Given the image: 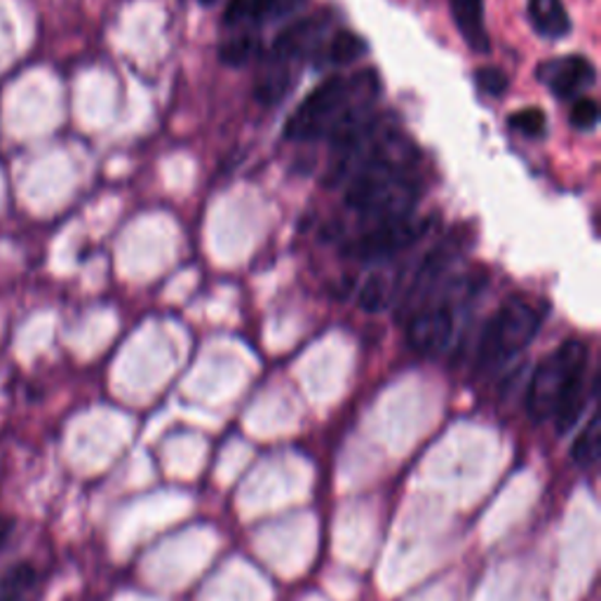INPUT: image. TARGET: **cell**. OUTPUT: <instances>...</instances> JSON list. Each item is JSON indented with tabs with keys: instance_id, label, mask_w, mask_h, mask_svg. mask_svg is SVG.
I'll use <instances>...</instances> for the list:
<instances>
[{
	"instance_id": "obj_1",
	"label": "cell",
	"mask_w": 601,
	"mask_h": 601,
	"mask_svg": "<svg viewBox=\"0 0 601 601\" xmlns=\"http://www.w3.org/2000/svg\"><path fill=\"white\" fill-rule=\"evenodd\" d=\"M381 95V78L373 69L351 75H329L298 103L284 125L290 142H339L373 115L376 99Z\"/></svg>"
},
{
	"instance_id": "obj_2",
	"label": "cell",
	"mask_w": 601,
	"mask_h": 601,
	"mask_svg": "<svg viewBox=\"0 0 601 601\" xmlns=\"http://www.w3.org/2000/svg\"><path fill=\"white\" fill-rule=\"evenodd\" d=\"M588 345L568 339L536 367L526 388V412L533 420H554L560 432L578 424L594 395V383L588 381Z\"/></svg>"
},
{
	"instance_id": "obj_3",
	"label": "cell",
	"mask_w": 601,
	"mask_h": 601,
	"mask_svg": "<svg viewBox=\"0 0 601 601\" xmlns=\"http://www.w3.org/2000/svg\"><path fill=\"white\" fill-rule=\"evenodd\" d=\"M545 306L526 294L507 296L491 315L477 351V367L491 371L503 367L529 345L545 320Z\"/></svg>"
},
{
	"instance_id": "obj_4",
	"label": "cell",
	"mask_w": 601,
	"mask_h": 601,
	"mask_svg": "<svg viewBox=\"0 0 601 601\" xmlns=\"http://www.w3.org/2000/svg\"><path fill=\"white\" fill-rule=\"evenodd\" d=\"M430 229H432L430 219H416V217L376 223L367 233L351 240V243L343 247V254L357 261L388 259L393 257V254L416 245L420 237H426L430 233Z\"/></svg>"
},
{
	"instance_id": "obj_5",
	"label": "cell",
	"mask_w": 601,
	"mask_h": 601,
	"mask_svg": "<svg viewBox=\"0 0 601 601\" xmlns=\"http://www.w3.org/2000/svg\"><path fill=\"white\" fill-rule=\"evenodd\" d=\"M456 332V308L451 300L426 304L412 312L407 324V341L412 351L426 357H434L449 348Z\"/></svg>"
},
{
	"instance_id": "obj_6",
	"label": "cell",
	"mask_w": 601,
	"mask_h": 601,
	"mask_svg": "<svg viewBox=\"0 0 601 601\" xmlns=\"http://www.w3.org/2000/svg\"><path fill=\"white\" fill-rule=\"evenodd\" d=\"M324 28L327 17H320V14L294 22L292 26L284 28L282 34H278L266 59L284 66H294L296 62H306V59L315 62V57L320 52V45L324 42Z\"/></svg>"
},
{
	"instance_id": "obj_7",
	"label": "cell",
	"mask_w": 601,
	"mask_h": 601,
	"mask_svg": "<svg viewBox=\"0 0 601 601\" xmlns=\"http://www.w3.org/2000/svg\"><path fill=\"white\" fill-rule=\"evenodd\" d=\"M538 78L552 89L554 97L574 99L576 95L590 89L597 81V69L588 57L568 54L538 66Z\"/></svg>"
},
{
	"instance_id": "obj_8",
	"label": "cell",
	"mask_w": 601,
	"mask_h": 601,
	"mask_svg": "<svg viewBox=\"0 0 601 601\" xmlns=\"http://www.w3.org/2000/svg\"><path fill=\"white\" fill-rule=\"evenodd\" d=\"M449 5L465 45L477 54H489L491 36L485 22V0H449Z\"/></svg>"
},
{
	"instance_id": "obj_9",
	"label": "cell",
	"mask_w": 601,
	"mask_h": 601,
	"mask_svg": "<svg viewBox=\"0 0 601 601\" xmlns=\"http://www.w3.org/2000/svg\"><path fill=\"white\" fill-rule=\"evenodd\" d=\"M367 54V42L365 38H359L357 34L348 32V28H339L324 42L320 45V52L315 57V66H348L355 64L359 57Z\"/></svg>"
},
{
	"instance_id": "obj_10",
	"label": "cell",
	"mask_w": 601,
	"mask_h": 601,
	"mask_svg": "<svg viewBox=\"0 0 601 601\" xmlns=\"http://www.w3.org/2000/svg\"><path fill=\"white\" fill-rule=\"evenodd\" d=\"M529 22L543 38H564L571 34V20L562 0H529Z\"/></svg>"
},
{
	"instance_id": "obj_11",
	"label": "cell",
	"mask_w": 601,
	"mask_h": 601,
	"mask_svg": "<svg viewBox=\"0 0 601 601\" xmlns=\"http://www.w3.org/2000/svg\"><path fill=\"white\" fill-rule=\"evenodd\" d=\"M599 416L592 414L588 426L582 428V432L578 434V440L574 442V446H571V458H574V463L578 465V468L582 470H590L597 465L599 461Z\"/></svg>"
},
{
	"instance_id": "obj_12",
	"label": "cell",
	"mask_w": 601,
	"mask_h": 601,
	"mask_svg": "<svg viewBox=\"0 0 601 601\" xmlns=\"http://www.w3.org/2000/svg\"><path fill=\"white\" fill-rule=\"evenodd\" d=\"M261 54V42L257 36H252V34H240L231 40H225L221 45V50H219V59L225 64V66H245L247 62H252L254 57Z\"/></svg>"
},
{
	"instance_id": "obj_13",
	"label": "cell",
	"mask_w": 601,
	"mask_h": 601,
	"mask_svg": "<svg viewBox=\"0 0 601 601\" xmlns=\"http://www.w3.org/2000/svg\"><path fill=\"white\" fill-rule=\"evenodd\" d=\"M357 304L367 312H383L390 304H393V287H390L383 275H371L363 290H359Z\"/></svg>"
},
{
	"instance_id": "obj_14",
	"label": "cell",
	"mask_w": 601,
	"mask_h": 601,
	"mask_svg": "<svg viewBox=\"0 0 601 601\" xmlns=\"http://www.w3.org/2000/svg\"><path fill=\"white\" fill-rule=\"evenodd\" d=\"M507 125L510 130H515L531 139H540L548 134V118L540 109H522L507 118Z\"/></svg>"
},
{
	"instance_id": "obj_15",
	"label": "cell",
	"mask_w": 601,
	"mask_h": 601,
	"mask_svg": "<svg viewBox=\"0 0 601 601\" xmlns=\"http://www.w3.org/2000/svg\"><path fill=\"white\" fill-rule=\"evenodd\" d=\"M36 580V571L32 564H14L10 571H5L3 578H0V592L20 597L24 590H28Z\"/></svg>"
},
{
	"instance_id": "obj_16",
	"label": "cell",
	"mask_w": 601,
	"mask_h": 601,
	"mask_svg": "<svg viewBox=\"0 0 601 601\" xmlns=\"http://www.w3.org/2000/svg\"><path fill=\"white\" fill-rule=\"evenodd\" d=\"M475 83L485 95L501 97L510 85V78H507V73L499 66H482L475 71Z\"/></svg>"
},
{
	"instance_id": "obj_17",
	"label": "cell",
	"mask_w": 601,
	"mask_h": 601,
	"mask_svg": "<svg viewBox=\"0 0 601 601\" xmlns=\"http://www.w3.org/2000/svg\"><path fill=\"white\" fill-rule=\"evenodd\" d=\"M571 125L576 130H594L597 120H599V107L592 97H580L574 101V107H571Z\"/></svg>"
},
{
	"instance_id": "obj_18",
	"label": "cell",
	"mask_w": 601,
	"mask_h": 601,
	"mask_svg": "<svg viewBox=\"0 0 601 601\" xmlns=\"http://www.w3.org/2000/svg\"><path fill=\"white\" fill-rule=\"evenodd\" d=\"M304 3H306V0H273V12H270V20L287 17V14H292Z\"/></svg>"
},
{
	"instance_id": "obj_19",
	"label": "cell",
	"mask_w": 601,
	"mask_h": 601,
	"mask_svg": "<svg viewBox=\"0 0 601 601\" xmlns=\"http://www.w3.org/2000/svg\"><path fill=\"white\" fill-rule=\"evenodd\" d=\"M0 601H20V597H14V594H0Z\"/></svg>"
},
{
	"instance_id": "obj_20",
	"label": "cell",
	"mask_w": 601,
	"mask_h": 601,
	"mask_svg": "<svg viewBox=\"0 0 601 601\" xmlns=\"http://www.w3.org/2000/svg\"><path fill=\"white\" fill-rule=\"evenodd\" d=\"M200 3H203V5H212V3H214V0H200Z\"/></svg>"
}]
</instances>
